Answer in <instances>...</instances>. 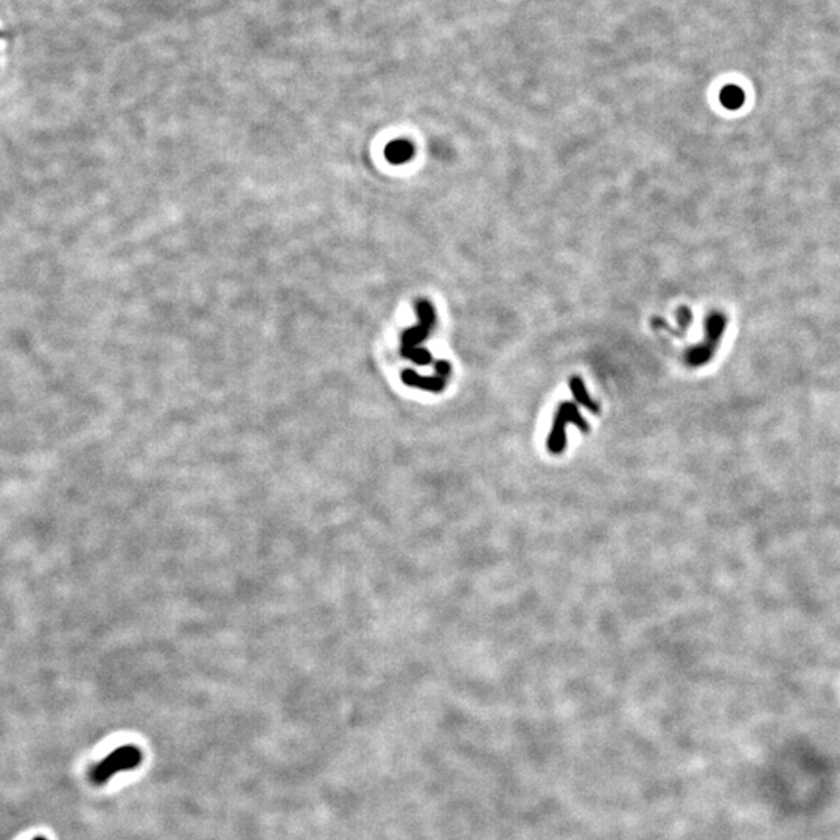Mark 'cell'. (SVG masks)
<instances>
[{"instance_id": "obj_1", "label": "cell", "mask_w": 840, "mask_h": 840, "mask_svg": "<svg viewBox=\"0 0 840 840\" xmlns=\"http://www.w3.org/2000/svg\"><path fill=\"white\" fill-rule=\"evenodd\" d=\"M416 310L419 315V324L411 327V329L403 333L402 349H400V352H402L403 358H408L416 364L425 366L433 361L431 352L417 348V344L422 343L423 339L430 335L433 325H435L436 321V313L435 309H433V305L428 301H425V299L416 304Z\"/></svg>"}, {"instance_id": "obj_2", "label": "cell", "mask_w": 840, "mask_h": 840, "mask_svg": "<svg viewBox=\"0 0 840 840\" xmlns=\"http://www.w3.org/2000/svg\"><path fill=\"white\" fill-rule=\"evenodd\" d=\"M570 423L576 425L582 433H589V423L582 417L579 406L573 402H562L557 406L548 441H546V446L552 455H560L566 449V426Z\"/></svg>"}, {"instance_id": "obj_3", "label": "cell", "mask_w": 840, "mask_h": 840, "mask_svg": "<svg viewBox=\"0 0 840 840\" xmlns=\"http://www.w3.org/2000/svg\"><path fill=\"white\" fill-rule=\"evenodd\" d=\"M140 763H142V752L137 747H118L92 769L91 779L93 784H104L106 781H109L112 775H116L118 772L136 769Z\"/></svg>"}, {"instance_id": "obj_4", "label": "cell", "mask_w": 840, "mask_h": 840, "mask_svg": "<svg viewBox=\"0 0 840 840\" xmlns=\"http://www.w3.org/2000/svg\"><path fill=\"white\" fill-rule=\"evenodd\" d=\"M402 380L406 386H411V388H419L423 391H430V392H441V391H444L445 384H446L445 377H441V375L423 377V375H419V373L412 369L403 371Z\"/></svg>"}, {"instance_id": "obj_5", "label": "cell", "mask_w": 840, "mask_h": 840, "mask_svg": "<svg viewBox=\"0 0 840 840\" xmlns=\"http://www.w3.org/2000/svg\"><path fill=\"white\" fill-rule=\"evenodd\" d=\"M384 156L388 159V162L394 165L405 164L411 161V157L414 156V146H412V143L408 142V140L403 139L392 140L384 148Z\"/></svg>"}, {"instance_id": "obj_6", "label": "cell", "mask_w": 840, "mask_h": 840, "mask_svg": "<svg viewBox=\"0 0 840 840\" xmlns=\"http://www.w3.org/2000/svg\"><path fill=\"white\" fill-rule=\"evenodd\" d=\"M570 388L579 405L585 406V408L591 412H599V405L589 396V392H586V388H585L581 377H571Z\"/></svg>"}, {"instance_id": "obj_7", "label": "cell", "mask_w": 840, "mask_h": 840, "mask_svg": "<svg viewBox=\"0 0 840 840\" xmlns=\"http://www.w3.org/2000/svg\"><path fill=\"white\" fill-rule=\"evenodd\" d=\"M721 103L725 106L726 109H739L745 102V93L741 88H738V86H726L721 91Z\"/></svg>"}, {"instance_id": "obj_8", "label": "cell", "mask_w": 840, "mask_h": 840, "mask_svg": "<svg viewBox=\"0 0 840 840\" xmlns=\"http://www.w3.org/2000/svg\"><path fill=\"white\" fill-rule=\"evenodd\" d=\"M725 327V319L722 315H711L706 319V345L710 349L715 348V344L719 341Z\"/></svg>"}, {"instance_id": "obj_9", "label": "cell", "mask_w": 840, "mask_h": 840, "mask_svg": "<svg viewBox=\"0 0 840 840\" xmlns=\"http://www.w3.org/2000/svg\"><path fill=\"white\" fill-rule=\"evenodd\" d=\"M435 369H436V373H437V375H441V377H445V378H446V377L450 375L451 366H450V363H449V361H437V363H435Z\"/></svg>"}, {"instance_id": "obj_10", "label": "cell", "mask_w": 840, "mask_h": 840, "mask_svg": "<svg viewBox=\"0 0 840 840\" xmlns=\"http://www.w3.org/2000/svg\"><path fill=\"white\" fill-rule=\"evenodd\" d=\"M35 840H47V839L45 837H36Z\"/></svg>"}]
</instances>
